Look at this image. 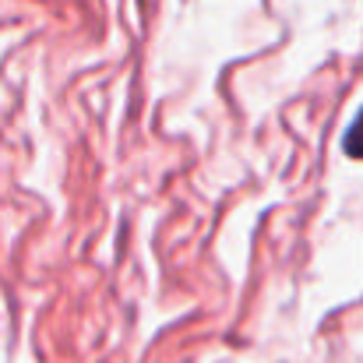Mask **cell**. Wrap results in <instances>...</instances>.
Here are the masks:
<instances>
[{"mask_svg":"<svg viewBox=\"0 0 363 363\" xmlns=\"http://www.w3.org/2000/svg\"><path fill=\"white\" fill-rule=\"evenodd\" d=\"M346 155H353V159H363V110L357 113L353 127L346 130Z\"/></svg>","mask_w":363,"mask_h":363,"instance_id":"cell-1","label":"cell"}]
</instances>
